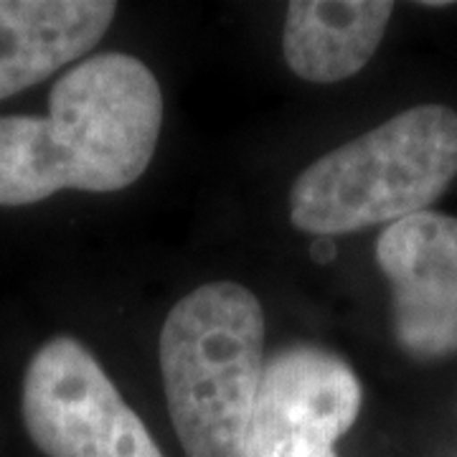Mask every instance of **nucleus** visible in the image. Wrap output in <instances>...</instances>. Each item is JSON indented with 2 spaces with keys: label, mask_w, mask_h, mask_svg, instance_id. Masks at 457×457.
I'll list each match as a JSON object with an SVG mask.
<instances>
[{
  "label": "nucleus",
  "mask_w": 457,
  "mask_h": 457,
  "mask_svg": "<svg viewBox=\"0 0 457 457\" xmlns=\"http://www.w3.org/2000/svg\"><path fill=\"white\" fill-rule=\"evenodd\" d=\"M114 11L110 0H0V99L95 49Z\"/></svg>",
  "instance_id": "0eeeda50"
},
{
  "label": "nucleus",
  "mask_w": 457,
  "mask_h": 457,
  "mask_svg": "<svg viewBox=\"0 0 457 457\" xmlns=\"http://www.w3.org/2000/svg\"><path fill=\"white\" fill-rule=\"evenodd\" d=\"M394 13L389 0H297L287 8L282 51L300 79L353 77L378 49Z\"/></svg>",
  "instance_id": "6e6552de"
},
{
  "label": "nucleus",
  "mask_w": 457,
  "mask_h": 457,
  "mask_svg": "<svg viewBox=\"0 0 457 457\" xmlns=\"http://www.w3.org/2000/svg\"><path fill=\"white\" fill-rule=\"evenodd\" d=\"M163 125L161 84L130 54H97L54 84L46 117H0V206L62 188L110 194L145 173Z\"/></svg>",
  "instance_id": "f257e3e1"
},
{
  "label": "nucleus",
  "mask_w": 457,
  "mask_h": 457,
  "mask_svg": "<svg viewBox=\"0 0 457 457\" xmlns=\"http://www.w3.org/2000/svg\"><path fill=\"white\" fill-rule=\"evenodd\" d=\"M457 176V112L420 104L330 150L290 194L297 228L333 237L422 213Z\"/></svg>",
  "instance_id": "7ed1b4c3"
},
{
  "label": "nucleus",
  "mask_w": 457,
  "mask_h": 457,
  "mask_svg": "<svg viewBox=\"0 0 457 457\" xmlns=\"http://www.w3.org/2000/svg\"><path fill=\"white\" fill-rule=\"evenodd\" d=\"M333 257H336V242H333V237H318L315 245H312V260L320 262V264H328Z\"/></svg>",
  "instance_id": "1a4fd4ad"
},
{
  "label": "nucleus",
  "mask_w": 457,
  "mask_h": 457,
  "mask_svg": "<svg viewBox=\"0 0 457 457\" xmlns=\"http://www.w3.org/2000/svg\"><path fill=\"white\" fill-rule=\"evenodd\" d=\"M168 411L186 457H239L264 371V312L252 290L209 282L161 330Z\"/></svg>",
  "instance_id": "f03ea898"
},
{
  "label": "nucleus",
  "mask_w": 457,
  "mask_h": 457,
  "mask_svg": "<svg viewBox=\"0 0 457 457\" xmlns=\"http://www.w3.org/2000/svg\"><path fill=\"white\" fill-rule=\"evenodd\" d=\"M23 425L46 457H163L82 343H44L23 378Z\"/></svg>",
  "instance_id": "20e7f679"
},
{
  "label": "nucleus",
  "mask_w": 457,
  "mask_h": 457,
  "mask_svg": "<svg viewBox=\"0 0 457 457\" xmlns=\"http://www.w3.org/2000/svg\"><path fill=\"white\" fill-rule=\"evenodd\" d=\"M359 411V376L345 361L318 345L282 348L264 361L239 457H338Z\"/></svg>",
  "instance_id": "39448f33"
},
{
  "label": "nucleus",
  "mask_w": 457,
  "mask_h": 457,
  "mask_svg": "<svg viewBox=\"0 0 457 457\" xmlns=\"http://www.w3.org/2000/svg\"><path fill=\"white\" fill-rule=\"evenodd\" d=\"M376 262L392 282L399 345L414 359L457 353V219L422 212L384 228Z\"/></svg>",
  "instance_id": "423d86ee"
}]
</instances>
